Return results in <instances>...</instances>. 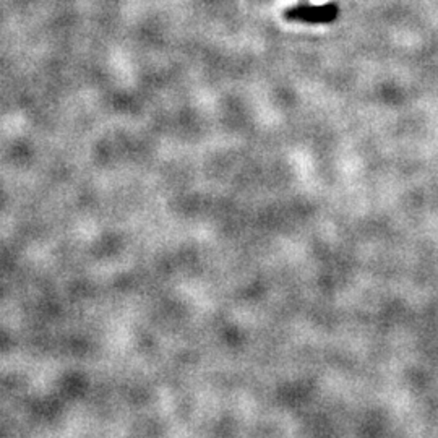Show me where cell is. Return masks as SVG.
Here are the masks:
<instances>
[{
    "label": "cell",
    "mask_w": 438,
    "mask_h": 438,
    "mask_svg": "<svg viewBox=\"0 0 438 438\" xmlns=\"http://www.w3.org/2000/svg\"><path fill=\"white\" fill-rule=\"evenodd\" d=\"M283 15L289 21H300V23H331L338 18V5H294L284 10Z\"/></svg>",
    "instance_id": "obj_1"
}]
</instances>
